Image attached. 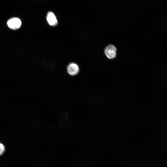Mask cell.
<instances>
[{
	"label": "cell",
	"mask_w": 167,
	"mask_h": 167,
	"mask_svg": "<svg viewBox=\"0 0 167 167\" xmlns=\"http://www.w3.org/2000/svg\"><path fill=\"white\" fill-rule=\"evenodd\" d=\"M67 71L70 75H75L78 73L79 68L77 64L74 63H72L70 64L68 66Z\"/></svg>",
	"instance_id": "3"
},
{
	"label": "cell",
	"mask_w": 167,
	"mask_h": 167,
	"mask_svg": "<svg viewBox=\"0 0 167 167\" xmlns=\"http://www.w3.org/2000/svg\"><path fill=\"white\" fill-rule=\"evenodd\" d=\"M46 19L49 24L51 26H55L58 23L56 16L53 12L49 11L47 13Z\"/></svg>",
	"instance_id": "4"
},
{
	"label": "cell",
	"mask_w": 167,
	"mask_h": 167,
	"mask_svg": "<svg viewBox=\"0 0 167 167\" xmlns=\"http://www.w3.org/2000/svg\"><path fill=\"white\" fill-rule=\"evenodd\" d=\"M9 28L13 29H16L19 28L21 25V21L19 18H13L10 19L7 22Z\"/></svg>",
	"instance_id": "2"
},
{
	"label": "cell",
	"mask_w": 167,
	"mask_h": 167,
	"mask_svg": "<svg viewBox=\"0 0 167 167\" xmlns=\"http://www.w3.org/2000/svg\"><path fill=\"white\" fill-rule=\"evenodd\" d=\"M117 49L113 45H109L107 46L104 50L105 54L109 59H113L115 58L116 55Z\"/></svg>",
	"instance_id": "1"
},
{
	"label": "cell",
	"mask_w": 167,
	"mask_h": 167,
	"mask_svg": "<svg viewBox=\"0 0 167 167\" xmlns=\"http://www.w3.org/2000/svg\"><path fill=\"white\" fill-rule=\"evenodd\" d=\"M5 150V148L4 145L2 143H0V156L3 154Z\"/></svg>",
	"instance_id": "5"
}]
</instances>
